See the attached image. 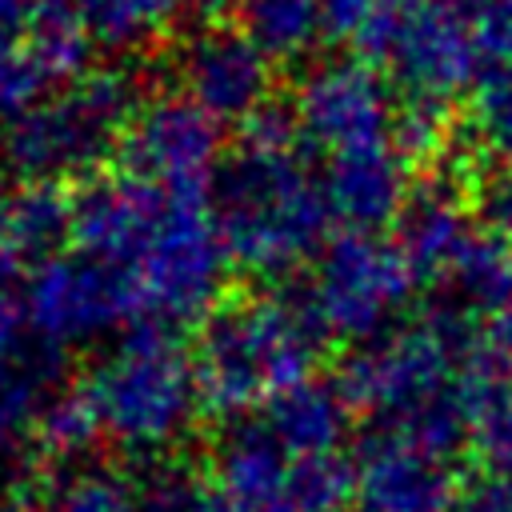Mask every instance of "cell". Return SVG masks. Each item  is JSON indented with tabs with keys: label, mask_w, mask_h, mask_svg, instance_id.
<instances>
[{
	"label": "cell",
	"mask_w": 512,
	"mask_h": 512,
	"mask_svg": "<svg viewBox=\"0 0 512 512\" xmlns=\"http://www.w3.org/2000/svg\"><path fill=\"white\" fill-rule=\"evenodd\" d=\"M212 212L228 260L260 280H284L324 248L332 208L320 172L300 152L232 148L212 176Z\"/></svg>",
	"instance_id": "cell-1"
},
{
	"label": "cell",
	"mask_w": 512,
	"mask_h": 512,
	"mask_svg": "<svg viewBox=\"0 0 512 512\" xmlns=\"http://www.w3.org/2000/svg\"><path fill=\"white\" fill-rule=\"evenodd\" d=\"M144 100V76L136 68H92L8 124L0 156L24 184L60 188L64 180H92L120 152Z\"/></svg>",
	"instance_id": "cell-2"
},
{
	"label": "cell",
	"mask_w": 512,
	"mask_h": 512,
	"mask_svg": "<svg viewBox=\"0 0 512 512\" xmlns=\"http://www.w3.org/2000/svg\"><path fill=\"white\" fill-rule=\"evenodd\" d=\"M324 344L312 340L272 296L224 300L196 336L200 404L224 424L256 416L268 400L308 380Z\"/></svg>",
	"instance_id": "cell-3"
},
{
	"label": "cell",
	"mask_w": 512,
	"mask_h": 512,
	"mask_svg": "<svg viewBox=\"0 0 512 512\" xmlns=\"http://www.w3.org/2000/svg\"><path fill=\"white\" fill-rule=\"evenodd\" d=\"M84 388L96 400L104 432L140 460L176 452L172 444L188 436L196 408H204L192 352L176 328L152 320L132 324L92 368Z\"/></svg>",
	"instance_id": "cell-4"
},
{
	"label": "cell",
	"mask_w": 512,
	"mask_h": 512,
	"mask_svg": "<svg viewBox=\"0 0 512 512\" xmlns=\"http://www.w3.org/2000/svg\"><path fill=\"white\" fill-rule=\"evenodd\" d=\"M208 188L168 192V212L132 268L144 320L176 332L184 324H204L224 304L228 288L232 260L220 240Z\"/></svg>",
	"instance_id": "cell-5"
},
{
	"label": "cell",
	"mask_w": 512,
	"mask_h": 512,
	"mask_svg": "<svg viewBox=\"0 0 512 512\" xmlns=\"http://www.w3.org/2000/svg\"><path fill=\"white\" fill-rule=\"evenodd\" d=\"M24 308L36 340L48 348L96 344L112 332H128L144 320L140 288L128 268L92 260L84 252L52 256L28 276Z\"/></svg>",
	"instance_id": "cell-6"
},
{
	"label": "cell",
	"mask_w": 512,
	"mask_h": 512,
	"mask_svg": "<svg viewBox=\"0 0 512 512\" xmlns=\"http://www.w3.org/2000/svg\"><path fill=\"white\" fill-rule=\"evenodd\" d=\"M308 276L332 336H348L356 344L384 336L416 288L392 240L368 232L332 236L316 252V268Z\"/></svg>",
	"instance_id": "cell-7"
},
{
	"label": "cell",
	"mask_w": 512,
	"mask_h": 512,
	"mask_svg": "<svg viewBox=\"0 0 512 512\" xmlns=\"http://www.w3.org/2000/svg\"><path fill=\"white\" fill-rule=\"evenodd\" d=\"M332 380L340 384L352 412H364L368 424H376L452 388L456 360L420 320H412V324L388 328L376 340L356 344L340 360Z\"/></svg>",
	"instance_id": "cell-8"
},
{
	"label": "cell",
	"mask_w": 512,
	"mask_h": 512,
	"mask_svg": "<svg viewBox=\"0 0 512 512\" xmlns=\"http://www.w3.org/2000/svg\"><path fill=\"white\" fill-rule=\"evenodd\" d=\"M124 172L152 180L168 192L176 188H208L224 160L220 120L208 116L184 92L148 96L120 144Z\"/></svg>",
	"instance_id": "cell-9"
},
{
	"label": "cell",
	"mask_w": 512,
	"mask_h": 512,
	"mask_svg": "<svg viewBox=\"0 0 512 512\" xmlns=\"http://www.w3.org/2000/svg\"><path fill=\"white\" fill-rule=\"evenodd\" d=\"M292 108L304 140L328 148L332 156L384 144L396 116L388 80L376 72V64L360 56L312 64L292 96Z\"/></svg>",
	"instance_id": "cell-10"
},
{
	"label": "cell",
	"mask_w": 512,
	"mask_h": 512,
	"mask_svg": "<svg viewBox=\"0 0 512 512\" xmlns=\"http://www.w3.org/2000/svg\"><path fill=\"white\" fill-rule=\"evenodd\" d=\"M168 212V188L132 172H100L72 196V240L84 256L136 268Z\"/></svg>",
	"instance_id": "cell-11"
},
{
	"label": "cell",
	"mask_w": 512,
	"mask_h": 512,
	"mask_svg": "<svg viewBox=\"0 0 512 512\" xmlns=\"http://www.w3.org/2000/svg\"><path fill=\"white\" fill-rule=\"evenodd\" d=\"M384 68L392 72L400 96L452 104V96L476 84L484 60L472 24L432 8L428 0H412L384 56Z\"/></svg>",
	"instance_id": "cell-12"
},
{
	"label": "cell",
	"mask_w": 512,
	"mask_h": 512,
	"mask_svg": "<svg viewBox=\"0 0 512 512\" xmlns=\"http://www.w3.org/2000/svg\"><path fill=\"white\" fill-rule=\"evenodd\" d=\"M272 60L232 24H204L176 52V76L188 100L216 120H248L272 100Z\"/></svg>",
	"instance_id": "cell-13"
},
{
	"label": "cell",
	"mask_w": 512,
	"mask_h": 512,
	"mask_svg": "<svg viewBox=\"0 0 512 512\" xmlns=\"http://www.w3.org/2000/svg\"><path fill=\"white\" fill-rule=\"evenodd\" d=\"M472 164H436L420 180H412L408 200L392 224V248L400 252L404 268L416 284L436 288L464 248L472 228V188L464 172Z\"/></svg>",
	"instance_id": "cell-14"
},
{
	"label": "cell",
	"mask_w": 512,
	"mask_h": 512,
	"mask_svg": "<svg viewBox=\"0 0 512 512\" xmlns=\"http://www.w3.org/2000/svg\"><path fill=\"white\" fill-rule=\"evenodd\" d=\"M464 480L456 464L408 448L404 440L368 428L356 448V508L360 512H452Z\"/></svg>",
	"instance_id": "cell-15"
},
{
	"label": "cell",
	"mask_w": 512,
	"mask_h": 512,
	"mask_svg": "<svg viewBox=\"0 0 512 512\" xmlns=\"http://www.w3.org/2000/svg\"><path fill=\"white\" fill-rule=\"evenodd\" d=\"M320 184L332 220H340L348 232H368V236H376V228L384 224H396L412 188L408 160L392 148V140L336 152L320 168Z\"/></svg>",
	"instance_id": "cell-16"
},
{
	"label": "cell",
	"mask_w": 512,
	"mask_h": 512,
	"mask_svg": "<svg viewBox=\"0 0 512 512\" xmlns=\"http://www.w3.org/2000/svg\"><path fill=\"white\" fill-rule=\"evenodd\" d=\"M292 456L280 448L264 416L224 420L212 440V476L240 512H292L288 508Z\"/></svg>",
	"instance_id": "cell-17"
},
{
	"label": "cell",
	"mask_w": 512,
	"mask_h": 512,
	"mask_svg": "<svg viewBox=\"0 0 512 512\" xmlns=\"http://www.w3.org/2000/svg\"><path fill=\"white\" fill-rule=\"evenodd\" d=\"M264 424L280 440V448L292 460L304 456H332L340 452L348 428H352V404L344 400L336 380H300L276 400L264 404Z\"/></svg>",
	"instance_id": "cell-18"
},
{
	"label": "cell",
	"mask_w": 512,
	"mask_h": 512,
	"mask_svg": "<svg viewBox=\"0 0 512 512\" xmlns=\"http://www.w3.org/2000/svg\"><path fill=\"white\" fill-rule=\"evenodd\" d=\"M428 292H444L480 320H492L512 304V244L492 232H472L456 260L448 264L444 280Z\"/></svg>",
	"instance_id": "cell-19"
},
{
	"label": "cell",
	"mask_w": 512,
	"mask_h": 512,
	"mask_svg": "<svg viewBox=\"0 0 512 512\" xmlns=\"http://www.w3.org/2000/svg\"><path fill=\"white\" fill-rule=\"evenodd\" d=\"M240 32L272 60V64H292L304 60L320 36V0H244Z\"/></svg>",
	"instance_id": "cell-20"
},
{
	"label": "cell",
	"mask_w": 512,
	"mask_h": 512,
	"mask_svg": "<svg viewBox=\"0 0 512 512\" xmlns=\"http://www.w3.org/2000/svg\"><path fill=\"white\" fill-rule=\"evenodd\" d=\"M32 436H36V448L44 460H52L56 468H76V464H88L92 448L108 432H104V420L96 412L92 392L84 384H76V388L44 400Z\"/></svg>",
	"instance_id": "cell-21"
},
{
	"label": "cell",
	"mask_w": 512,
	"mask_h": 512,
	"mask_svg": "<svg viewBox=\"0 0 512 512\" xmlns=\"http://www.w3.org/2000/svg\"><path fill=\"white\" fill-rule=\"evenodd\" d=\"M72 236V196L56 184H24L12 200V256L16 268L60 256V244Z\"/></svg>",
	"instance_id": "cell-22"
},
{
	"label": "cell",
	"mask_w": 512,
	"mask_h": 512,
	"mask_svg": "<svg viewBox=\"0 0 512 512\" xmlns=\"http://www.w3.org/2000/svg\"><path fill=\"white\" fill-rule=\"evenodd\" d=\"M60 368V352L40 344L24 360L0 364V460H8L24 436H32L44 408V388Z\"/></svg>",
	"instance_id": "cell-23"
},
{
	"label": "cell",
	"mask_w": 512,
	"mask_h": 512,
	"mask_svg": "<svg viewBox=\"0 0 512 512\" xmlns=\"http://www.w3.org/2000/svg\"><path fill=\"white\" fill-rule=\"evenodd\" d=\"M460 136L476 160L512 168V68H480Z\"/></svg>",
	"instance_id": "cell-24"
},
{
	"label": "cell",
	"mask_w": 512,
	"mask_h": 512,
	"mask_svg": "<svg viewBox=\"0 0 512 512\" xmlns=\"http://www.w3.org/2000/svg\"><path fill=\"white\" fill-rule=\"evenodd\" d=\"M128 476L136 492V512H204L212 492L200 468L180 452L144 456L140 468Z\"/></svg>",
	"instance_id": "cell-25"
},
{
	"label": "cell",
	"mask_w": 512,
	"mask_h": 512,
	"mask_svg": "<svg viewBox=\"0 0 512 512\" xmlns=\"http://www.w3.org/2000/svg\"><path fill=\"white\" fill-rule=\"evenodd\" d=\"M184 0H76L88 32L104 48H140L160 36Z\"/></svg>",
	"instance_id": "cell-26"
},
{
	"label": "cell",
	"mask_w": 512,
	"mask_h": 512,
	"mask_svg": "<svg viewBox=\"0 0 512 512\" xmlns=\"http://www.w3.org/2000/svg\"><path fill=\"white\" fill-rule=\"evenodd\" d=\"M44 512H136L132 476L104 464L60 468L44 492Z\"/></svg>",
	"instance_id": "cell-27"
},
{
	"label": "cell",
	"mask_w": 512,
	"mask_h": 512,
	"mask_svg": "<svg viewBox=\"0 0 512 512\" xmlns=\"http://www.w3.org/2000/svg\"><path fill=\"white\" fill-rule=\"evenodd\" d=\"M348 504H356V460L340 452L292 460L288 472L292 512H344Z\"/></svg>",
	"instance_id": "cell-28"
},
{
	"label": "cell",
	"mask_w": 512,
	"mask_h": 512,
	"mask_svg": "<svg viewBox=\"0 0 512 512\" xmlns=\"http://www.w3.org/2000/svg\"><path fill=\"white\" fill-rule=\"evenodd\" d=\"M52 80L36 60L32 44L20 36H0V124H16L28 108L48 96Z\"/></svg>",
	"instance_id": "cell-29"
},
{
	"label": "cell",
	"mask_w": 512,
	"mask_h": 512,
	"mask_svg": "<svg viewBox=\"0 0 512 512\" xmlns=\"http://www.w3.org/2000/svg\"><path fill=\"white\" fill-rule=\"evenodd\" d=\"M472 456L484 476L512 484V388L472 404Z\"/></svg>",
	"instance_id": "cell-30"
},
{
	"label": "cell",
	"mask_w": 512,
	"mask_h": 512,
	"mask_svg": "<svg viewBox=\"0 0 512 512\" xmlns=\"http://www.w3.org/2000/svg\"><path fill=\"white\" fill-rule=\"evenodd\" d=\"M308 140L300 132L296 108L268 100L264 108H256L248 120L236 124V148H256V152H300Z\"/></svg>",
	"instance_id": "cell-31"
},
{
	"label": "cell",
	"mask_w": 512,
	"mask_h": 512,
	"mask_svg": "<svg viewBox=\"0 0 512 512\" xmlns=\"http://www.w3.org/2000/svg\"><path fill=\"white\" fill-rule=\"evenodd\" d=\"M472 216L484 232L512 244V168H488L472 184Z\"/></svg>",
	"instance_id": "cell-32"
},
{
	"label": "cell",
	"mask_w": 512,
	"mask_h": 512,
	"mask_svg": "<svg viewBox=\"0 0 512 512\" xmlns=\"http://www.w3.org/2000/svg\"><path fill=\"white\" fill-rule=\"evenodd\" d=\"M472 36L484 68H512V0H484Z\"/></svg>",
	"instance_id": "cell-33"
},
{
	"label": "cell",
	"mask_w": 512,
	"mask_h": 512,
	"mask_svg": "<svg viewBox=\"0 0 512 512\" xmlns=\"http://www.w3.org/2000/svg\"><path fill=\"white\" fill-rule=\"evenodd\" d=\"M388 0H320V24L324 36L336 44H356L360 32L376 20V12Z\"/></svg>",
	"instance_id": "cell-34"
},
{
	"label": "cell",
	"mask_w": 512,
	"mask_h": 512,
	"mask_svg": "<svg viewBox=\"0 0 512 512\" xmlns=\"http://www.w3.org/2000/svg\"><path fill=\"white\" fill-rule=\"evenodd\" d=\"M40 344H44V340H36L24 300L12 296L8 288H0V364L32 356Z\"/></svg>",
	"instance_id": "cell-35"
},
{
	"label": "cell",
	"mask_w": 512,
	"mask_h": 512,
	"mask_svg": "<svg viewBox=\"0 0 512 512\" xmlns=\"http://www.w3.org/2000/svg\"><path fill=\"white\" fill-rule=\"evenodd\" d=\"M452 512H512V484L508 480H468L452 504Z\"/></svg>",
	"instance_id": "cell-36"
},
{
	"label": "cell",
	"mask_w": 512,
	"mask_h": 512,
	"mask_svg": "<svg viewBox=\"0 0 512 512\" xmlns=\"http://www.w3.org/2000/svg\"><path fill=\"white\" fill-rule=\"evenodd\" d=\"M44 0H0V36H28Z\"/></svg>",
	"instance_id": "cell-37"
},
{
	"label": "cell",
	"mask_w": 512,
	"mask_h": 512,
	"mask_svg": "<svg viewBox=\"0 0 512 512\" xmlns=\"http://www.w3.org/2000/svg\"><path fill=\"white\" fill-rule=\"evenodd\" d=\"M12 200H16V192L0 176V276L16 268V256H12Z\"/></svg>",
	"instance_id": "cell-38"
},
{
	"label": "cell",
	"mask_w": 512,
	"mask_h": 512,
	"mask_svg": "<svg viewBox=\"0 0 512 512\" xmlns=\"http://www.w3.org/2000/svg\"><path fill=\"white\" fill-rule=\"evenodd\" d=\"M184 8H192L204 24H224L232 12L244 8V0H184Z\"/></svg>",
	"instance_id": "cell-39"
},
{
	"label": "cell",
	"mask_w": 512,
	"mask_h": 512,
	"mask_svg": "<svg viewBox=\"0 0 512 512\" xmlns=\"http://www.w3.org/2000/svg\"><path fill=\"white\" fill-rule=\"evenodd\" d=\"M428 4L448 12V16H456V20H464V24H472L480 16V8H484V0H428Z\"/></svg>",
	"instance_id": "cell-40"
},
{
	"label": "cell",
	"mask_w": 512,
	"mask_h": 512,
	"mask_svg": "<svg viewBox=\"0 0 512 512\" xmlns=\"http://www.w3.org/2000/svg\"><path fill=\"white\" fill-rule=\"evenodd\" d=\"M204 512H240V508H236V504H232L224 492H216V488H212V492H208V504H204Z\"/></svg>",
	"instance_id": "cell-41"
}]
</instances>
